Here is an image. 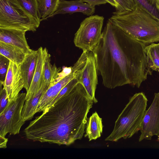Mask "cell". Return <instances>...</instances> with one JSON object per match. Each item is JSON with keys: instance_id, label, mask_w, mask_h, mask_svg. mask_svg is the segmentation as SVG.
<instances>
[{"instance_id": "10", "label": "cell", "mask_w": 159, "mask_h": 159, "mask_svg": "<svg viewBox=\"0 0 159 159\" xmlns=\"http://www.w3.org/2000/svg\"><path fill=\"white\" fill-rule=\"evenodd\" d=\"M97 71L96 60L93 52H87L86 61L80 74L79 81L84 87L95 103L98 102L95 96L98 84Z\"/></svg>"}, {"instance_id": "2", "label": "cell", "mask_w": 159, "mask_h": 159, "mask_svg": "<svg viewBox=\"0 0 159 159\" xmlns=\"http://www.w3.org/2000/svg\"><path fill=\"white\" fill-rule=\"evenodd\" d=\"M93 102L79 82L68 94L36 117L25 129L28 139L69 145L83 137Z\"/></svg>"}, {"instance_id": "5", "label": "cell", "mask_w": 159, "mask_h": 159, "mask_svg": "<svg viewBox=\"0 0 159 159\" xmlns=\"http://www.w3.org/2000/svg\"><path fill=\"white\" fill-rule=\"evenodd\" d=\"M39 26L17 0H0V28L34 32Z\"/></svg>"}, {"instance_id": "30", "label": "cell", "mask_w": 159, "mask_h": 159, "mask_svg": "<svg viewBox=\"0 0 159 159\" xmlns=\"http://www.w3.org/2000/svg\"><path fill=\"white\" fill-rule=\"evenodd\" d=\"M155 6L158 11H159V0H155Z\"/></svg>"}, {"instance_id": "12", "label": "cell", "mask_w": 159, "mask_h": 159, "mask_svg": "<svg viewBox=\"0 0 159 159\" xmlns=\"http://www.w3.org/2000/svg\"><path fill=\"white\" fill-rule=\"evenodd\" d=\"M26 31L18 29L0 28V41L16 46L27 54L33 50L26 39Z\"/></svg>"}, {"instance_id": "20", "label": "cell", "mask_w": 159, "mask_h": 159, "mask_svg": "<svg viewBox=\"0 0 159 159\" xmlns=\"http://www.w3.org/2000/svg\"><path fill=\"white\" fill-rule=\"evenodd\" d=\"M41 21L51 17L56 10L60 0H36Z\"/></svg>"}, {"instance_id": "6", "label": "cell", "mask_w": 159, "mask_h": 159, "mask_svg": "<svg viewBox=\"0 0 159 159\" xmlns=\"http://www.w3.org/2000/svg\"><path fill=\"white\" fill-rule=\"evenodd\" d=\"M104 20L103 16L95 15L83 20L75 34L74 42L75 46L84 52L92 51L101 39Z\"/></svg>"}, {"instance_id": "15", "label": "cell", "mask_w": 159, "mask_h": 159, "mask_svg": "<svg viewBox=\"0 0 159 159\" xmlns=\"http://www.w3.org/2000/svg\"><path fill=\"white\" fill-rule=\"evenodd\" d=\"M38 57L37 51L33 50L27 54L20 65L24 88L26 92L29 89L35 72Z\"/></svg>"}, {"instance_id": "27", "label": "cell", "mask_w": 159, "mask_h": 159, "mask_svg": "<svg viewBox=\"0 0 159 159\" xmlns=\"http://www.w3.org/2000/svg\"><path fill=\"white\" fill-rule=\"evenodd\" d=\"M81 1L88 3L91 5L95 6L102 4H106L107 2L105 0H80Z\"/></svg>"}, {"instance_id": "25", "label": "cell", "mask_w": 159, "mask_h": 159, "mask_svg": "<svg viewBox=\"0 0 159 159\" xmlns=\"http://www.w3.org/2000/svg\"><path fill=\"white\" fill-rule=\"evenodd\" d=\"M154 17L159 20V11L156 7L152 5L151 0H136Z\"/></svg>"}, {"instance_id": "26", "label": "cell", "mask_w": 159, "mask_h": 159, "mask_svg": "<svg viewBox=\"0 0 159 159\" xmlns=\"http://www.w3.org/2000/svg\"><path fill=\"white\" fill-rule=\"evenodd\" d=\"M9 102L6 90L3 87V85L0 83V114L2 113L7 107Z\"/></svg>"}, {"instance_id": "14", "label": "cell", "mask_w": 159, "mask_h": 159, "mask_svg": "<svg viewBox=\"0 0 159 159\" xmlns=\"http://www.w3.org/2000/svg\"><path fill=\"white\" fill-rule=\"evenodd\" d=\"M37 51L38 57L36 68L31 83L26 93L25 100L30 99L39 90L41 85L43 65L48 52L46 48L42 47H40Z\"/></svg>"}, {"instance_id": "1", "label": "cell", "mask_w": 159, "mask_h": 159, "mask_svg": "<svg viewBox=\"0 0 159 159\" xmlns=\"http://www.w3.org/2000/svg\"><path fill=\"white\" fill-rule=\"evenodd\" d=\"M146 47L108 20L92 51L104 86L111 89L130 84L139 88L152 74Z\"/></svg>"}, {"instance_id": "24", "label": "cell", "mask_w": 159, "mask_h": 159, "mask_svg": "<svg viewBox=\"0 0 159 159\" xmlns=\"http://www.w3.org/2000/svg\"><path fill=\"white\" fill-rule=\"evenodd\" d=\"M10 61L0 54V82H3L5 79L8 70Z\"/></svg>"}, {"instance_id": "22", "label": "cell", "mask_w": 159, "mask_h": 159, "mask_svg": "<svg viewBox=\"0 0 159 159\" xmlns=\"http://www.w3.org/2000/svg\"><path fill=\"white\" fill-rule=\"evenodd\" d=\"M116 7L114 15H123L134 10L136 8V0H115Z\"/></svg>"}, {"instance_id": "31", "label": "cell", "mask_w": 159, "mask_h": 159, "mask_svg": "<svg viewBox=\"0 0 159 159\" xmlns=\"http://www.w3.org/2000/svg\"><path fill=\"white\" fill-rule=\"evenodd\" d=\"M155 0H151V3L152 5L155 7Z\"/></svg>"}, {"instance_id": "29", "label": "cell", "mask_w": 159, "mask_h": 159, "mask_svg": "<svg viewBox=\"0 0 159 159\" xmlns=\"http://www.w3.org/2000/svg\"><path fill=\"white\" fill-rule=\"evenodd\" d=\"M107 3H109L111 6L114 7L115 8L116 7V4L115 0H105Z\"/></svg>"}, {"instance_id": "9", "label": "cell", "mask_w": 159, "mask_h": 159, "mask_svg": "<svg viewBox=\"0 0 159 159\" xmlns=\"http://www.w3.org/2000/svg\"><path fill=\"white\" fill-rule=\"evenodd\" d=\"M139 141L151 140L153 136H159V93H155L153 99L146 110L140 130Z\"/></svg>"}, {"instance_id": "21", "label": "cell", "mask_w": 159, "mask_h": 159, "mask_svg": "<svg viewBox=\"0 0 159 159\" xmlns=\"http://www.w3.org/2000/svg\"><path fill=\"white\" fill-rule=\"evenodd\" d=\"M24 9L34 18L39 25L41 16L36 0H17Z\"/></svg>"}, {"instance_id": "28", "label": "cell", "mask_w": 159, "mask_h": 159, "mask_svg": "<svg viewBox=\"0 0 159 159\" xmlns=\"http://www.w3.org/2000/svg\"><path fill=\"white\" fill-rule=\"evenodd\" d=\"M8 141V139L5 137L0 136V147L1 148H6L7 147V144Z\"/></svg>"}, {"instance_id": "8", "label": "cell", "mask_w": 159, "mask_h": 159, "mask_svg": "<svg viewBox=\"0 0 159 159\" xmlns=\"http://www.w3.org/2000/svg\"><path fill=\"white\" fill-rule=\"evenodd\" d=\"M87 56V52H83L78 60L71 67L70 72L48 88L39 102L35 111V114L43 112L63 88L70 80L80 74L86 63Z\"/></svg>"}, {"instance_id": "3", "label": "cell", "mask_w": 159, "mask_h": 159, "mask_svg": "<svg viewBox=\"0 0 159 159\" xmlns=\"http://www.w3.org/2000/svg\"><path fill=\"white\" fill-rule=\"evenodd\" d=\"M108 20L145 44L159 42V20L138 2L126 14L112 16Z\"/></svg>"}, {"instance_id": "17", "label": "cell", "mask_w": 159, "mask_h": 159, "mask_svg": "<svg viewBox=\"0 0 159 159\" xmlns=\"http://www.w3.org/2000/svg\"><path fill=\"white\" fill-rule=\"evenodd\" d=\"M103 128L102 119L95 112L87 119L84 137L89 141L96 140L101 137Z\"/></svg>"}, {"instance_id": "16", "label": "cell", "mask_w": 159, "mask_h": 159, "mask_svg": "<svg viewBox=\"0 0 159 159\" xmlns=\"http://www.w3.org/2000/svg\"><path fill=\"white\" fill-rule=\"evenodd\" d=\"M41 82V86L39 90L30 99L25 101L21 112L22 118L25 122L32 119L35 114V111L42 96L49 88Z\"/></svg>"}, {"instance_id": "13", "label": "cell", "mask_w": 159, "mask_h": 159, "mask_svg": "<svg viewBox=\"0 0 159 159\" xmlns=\"http://www.w3.org/2000/svg\"><path fill=\"white\" fill-rule=\"evenodd\" d=\"M95 11V6L80 0H60L57 9L51 17L61 14L81 12L87 16L93 15Z\"/></svg>"}, {"instance_id": "23", "label": "cell", "mask_w": 159, "mask_h": 159, "mask_svg": "<svg viewBox=\"0 0 159 159\" xmlns=\"http://www.w3.org/2000/svg\"><path fill=\"white\" fill-rule=\"evenodd\" d=\"M80 74L70 80L63 88L54 99L47 106L45 110L49 108L59 99L68 94L72 91L79 82V78Z\"/></svg>"}, {"instance_id": "4", "label": "cell", "mask_w": 159, "mask_h": 159, "mask_svg": "<svg viewBox=\"0 0 159 159\" xmlns=\"http://www.w3.org/2000/svg\"><path fill=\"white\" fill-rule=\"evenodd\" d=\"M148 99L142 92L135 93L118 116L112 132L105 141L116 142L132 137L140 130L146 111Z\"/></svg>"}, {"instance_id": "19", "label": "cell", "mask_w": 159, "mask_h": 159, "mask_svg": "<svg viewBox=\"0 0 159 159\" xmlns=\"http://www.w3.org/2000/svg\"><path fill=\"white\" fill-rule=\"evenodd\" d=\"M145 51L149 68L159 72V43L146 46Z\"/></svg>"}, {"instance_id": "11", "label": "cell", "mask_w": 159, "mask_h": 159, "mask_svg": "<svg viewBox=\"0 0 159 159\" xmlns=\"http://www.w3.org/2000/svg\"><path fill=\"white\" fill-rule=\"evenodd\" d=\"M0 83L6 90L9 102L15 99L24 87L20 65L10 61L5 80Z\"/></svg>"}, {"instance_id": "18", "label": "cell", "mask_w": 159, "mask_h": 159, "mask_svg": "<svg viewBox=\"0 0 159 159\" xmlns=\"http://www.w3.org/2000/svg\"><path fill=\"white\" fill-rule=\"evenodd\" d=\"M28 54L19 48L0 41V54L18 65H20Z\"/></svg>"}, {"instance_id": "7", "label": "cell", "mask_w": 159, "mask_h": 159, "mask_svg": "<svg viewBox=\"0 0 159 159\" xmlns=\"http://www.w3.org/2000/svg\"><path fill=\"white\" fill-rule=\"evenodd\" d=\"M26 93H19L17 98L9 102L7 107L0 114V136L7 133L15 135L20 133L25 123L21 117L22 109L25 101Z\"/></svg>"}]
</instances>
